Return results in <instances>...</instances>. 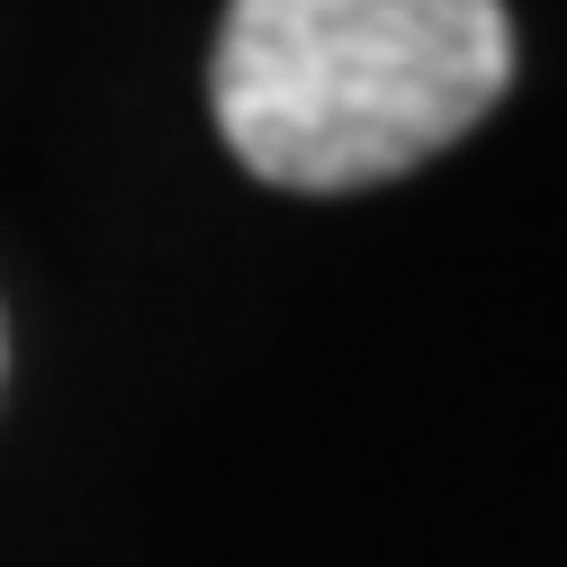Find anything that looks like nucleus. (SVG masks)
Segmentation results:
<instances>
[{
    "label": "nucleus",
    "mask_w": 567,
    "mask_h": 567,
    "mask_svg": "<svg viewBox=\"0 0 567 567\" xmlns=\"http://www.w3.org/2000/svg\"><path fill=\"white\" fill-rule=\"evenodd\" d=\"M505 0H235L217 126L279 189H370L505 100Z\"/></svg>",
    "instance_id": "obj_1"
}]
</instances>
